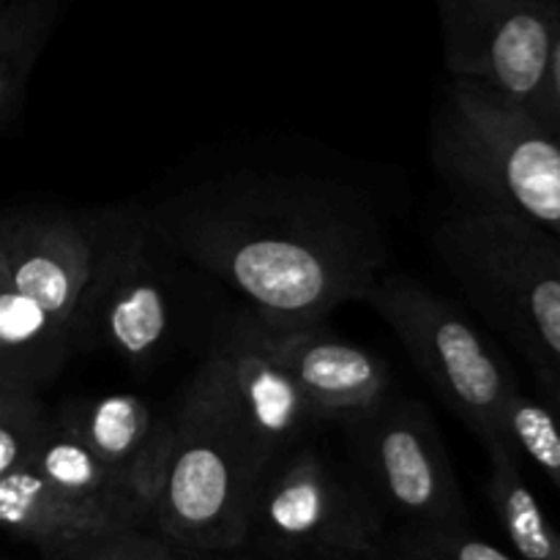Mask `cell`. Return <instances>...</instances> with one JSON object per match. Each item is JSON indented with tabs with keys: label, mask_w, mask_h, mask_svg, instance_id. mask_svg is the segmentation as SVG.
I'll use <instances>...</instances> for the list:
<instances>
[{
	"label": "cell",
	"mask_w": 560,
	"mask_h": 560,
	"mask_svg": "<svg viewBox=\"0 0 560 560\" xmlns=\"http://www.w3.org/2000/svg\"><path fill=\"white\" fill-rule=\"evenodd\" d=\"M11 3V0H0V9H3V5H9Z\"/></svg>",
	"instance_id": "obj_27"
},
{
	"label": "cell",
	"mask_w": 560,
	"mask_h": 560,
	"mask_svg": "<svg viewBox=\"0 0 560 560\" xmlns=\"http://www.w3.org/2000/svg\"><path fill=\"white\" fill-rule=\"evenodd\" d=\"M0 530L31 541L47 558L71 536L107 528L63 501L31 465H20L0 476Z\"/></svg>",
	"instance_id": "obj_16"
},
{
	"label": "cell",
	"mask_w": 560,
	"mask_h": 560,
	"mask_svg": "<svg viewBox=\"0 0 560 560\" xmlns=\"http://www.w3.org/2000/svg\"><path fill=\"white\" fill-rule=\"evenodd\" d=\"M266 470L222 364L208 350L173 413V448L151 528L197 550L241 552Z\"/></svg>",
	"instance_id": "obj_3"
},
{
	"label": "cell",
	"mask_w": 560,
	"mask_h": 560,
	"mask_svg": "<svg viewBox=\"0 0 560 560\" xmlns=\"http://www.w3.org/2000/svg\"><path fill=\"white\" fill-rule=\"evenodd\" d=\"M142 560H246L238 552H211L197 550V547L178 545V541L167 539L159 530L148 528L145 547H142Z\"/></svg>",
	"instance_id": "obj_24"
},
{
	"label": "cell",
	"mask_w": 560,
	"mask_h": 560,
	"mask_svg": "<svg viewBox=\"0 0 560 560\" xmlns=\"http://www.w3.org/2000/svg\"><path fill=\"white\" fill-rule=\"evenodd\" d=\"M74 350L69 323L9 284L0 290V381L42 397Z\"/></svg>",
	"instance_id": "obj_15"
},
{
	"label": "cell",
	"mask_w": 560,
	"mask_h": 560,
	"mask_svg": "<svg viewBox=\"0 0 560 560\" xmlns=\"http://www.w3.org/2000/svg\"><path fill=\"white\" fill-rule=\"evenodd\" d=\"M126 208L66 211L25 206L0 211V249L9 288L74 323Z\"/></svg>",
	"instance_id": "obj_10"
},
{
	"label": "cell",
	"mask_w": 560,
	"mask_h": 560,
	"mask_svg": "<svg viewBox=\"0 0 560 560\" xmlns=\"http://www.w3.org/2000/svg\"><path fill=\"white\" fill-rule=\"evenodd\" d=\"M443 58L454 80H474L534 107L550 63L560 11L550 0H435Z\"/></svg>",
	"instance_id": "obj_9"
},
{
	"label": "cell",
	"mask_w": 560,
	"mask_h": 560,
	"mask_svg": "<svg viewBox=\"0 0 560 560\" xmlns=\"http://www.w3.org/2000/svg\"><path fill=\"white\" fill-rule=\"evenodd\" d=\"M260 337L320 421H350L392 399V370L372 350L345 342L320 326H268Z\"/></svg>",
	"instance_id": "obj_12"
},
{
	"label": "cell",
	"mask_w": 560,
	"mask_h": 560,
	"mask_svg": "<svg viewBox=\"0 0 560 560\" xmlns=\"http://www.w3.org/2000/svg\"><path fill=\"white\" fill-rule=\"evenodd\" d=\"M528 113L560 142V25L556 33V42H552L545 82H541L539 96H536L534 107H530Z\"/></svg>",
	"instance_id": "obj_23"
},
{
	"label": "cell",
	"mask_w": 560,
	"mask_h": 560,
	"mask_svg": "<svg viewBox=\"0 0 560 560\" xmlns=\"http://www.w3.org/2000/svg\"><path fill=\"white\" fill-rule=\"evenodd\" d=\"M9 284V277H5V257H3V249H0V290Z\"/></svg>",
	"instance_id": "obj_26"
},
{
	"label": "cell",
	"mask_w": 560,
	"mask_h": 560,
	"mask_svg": "<svg viewBox=\"0 0 560 560\" xmlns=\"http://www.w3.org/2000/svg\"><path fill=\"white\" fill-rule=\"evenodd\" d=\"M487 501L517 560H560V530L523 476L520 457L490 459Z\"/></svg>",
	"instance_id": "obj_18"
},
{
	"label": "cell",
	"mask_w": 560,
	"mask_h": 560,
	"mask_svg": "<svg viewBox=\"0 0 560 560\" xmlns=\"http://www.w3.org/2000/svg\"><path fill=\"white\" fill-rule=\"evenodd\" d=\"M381 560H517L474 534L470 525L392 528Z\"/></svg>",
	"instance_id": "obj_19"
},
{
	"label": "cell",
	"mask_w": 560,
	"mask_h": 560,
	"mask_svg": "<svg viewBox=\"0 0 560 560\" xmlns=\"http://www.w3.org/2000/svg\"><path fill=\"white\" fill-rule=\"evenodd\" d=\"M47 413L38 394L0 381V476L27 463Z\"/></svg>",
	"instance_id": "obj_21"
},
{
	"label": "cell",
	"mask_w": 560,
	"mask_h": 560,
	"mask_svg": "<svg viewBox=\"0 0 560 560\" xmlns=\"http://www.w3.org/2000/svg\"><path fill=\"white\" fill-rule=\"evenodd\" d=\"M392 528L361 479L301 446L262 476L252 503L246 560H381Z\"/></svg>",
	"instance_id": "obj_6"
},
{
	"label": "cell",
	"mask_w": 560,
	"mask_h": 560,
	"mask_svg": "<svg viewBox=\"0 0 560 560\" xmlns=\"http://www.w3.org/2000/svg\"><path fill=\"white\" fill-rule=\"evenodd\" d=\"M0 560H9V558H0Z\"/></svg>",
	"instance_id": "obj_28"
},
{
	"label": "cell",
	"mask_w": 560,
	"mask_h": 560,
	"mask_svg": "<svg viewBox=\"0 0 560 560\" xmlns=\"http://www.w3.org/2000/svg\"><path fill=\"white\" fill-rule=\"evenodd\" d=\"M148 528H107L77 534L42 560H142Z\"/></svg>",
	"instance_id": "obj_22"
},
{
	"label": "cell",
	"mask_w": 560,
	"mask_h": 560,
	"mask_svg": "<svg viewBox=\"0 0 560 560\" xmlns=\"http://www.w3.org/2000/svg\"><path fill=\"white\" fill-rule=\"evenodd\" d=\"M55 413L156 509L173 448V413H159L137 394L69 399Z\"/></svg>",
	"instance_id": "obj_13"
},
{
	"label": "cell",
	"mask_w": 560,
	"mask_h": 560,
	"mask_svg": "<svg viewBox=\"0 0 560 560\" xmlns=\"http://www.w3.org/2000/svg\"><path fill=\"white\" fill-rule=\"evenodd\" d=\"M364 304L388 323L416 370L487 457H520L506 432V402L517 383L454 301L402 273H386Z\"/></svg>",
	"instance_id": "obj_5"
},
{
	"label": "cell",
	"mask_w": 560,
	"mask_h": 560,
	"mask_svg": "<svg viewBox=\"0 0 560 560\" xmlns=\"http://www.w3.org/2000/svg\"><path fill=\"white\" fill-rule=\"evenodd\" d=\"M151 233L268 326H320L386 277L388 241L359 189L306 173H228L142 211Z\"/></svg>",
	"instance_id": "obj_1"
},
{
	"label": "cell",
	"mask_w": 560,
	"mask_h": 560,
	"mask_svg": "<svg viewBox=\"0 0 560 560\" xmlns=\"http://www.w3.org/2000/svg\"><path fill=\"white\" fill-rule=\"evenodd\" d=\"M541 397H545L547 408L556 413V419L560 421V388H541Z\"/></svg>",
	"instance_id": "obj_25"
},
{
	"label": "cell",
	"mask_w": 560,
	"mask_h": 560,
	"mask_svg": "<svg viewBox=\"0 0 560 560\" xmlns=\"http://www.w3.org/2000/svg\"><path fill=\"white\" fill-rule=\"evenodd\" d=\"M25 465L104 528H151L153 509L55 410L44 419Z\"/></svg>",
	"instance_id": "obj_14"
},
{
	"label": "cell",
	"mask_w": 560,
	"mask_h": 560,
	"mask_svg": "<svg viewBox=\"0 0 560 560\" xmlns=\"http://www.w3.org/2000/svg\"><path fill=\"white\" fill-rule=\"evenodd\" d=\"M506 432L517 454L534 459L560 490V421L539 399L514 388L506 402Z\"/></svg>",
	"instance_id": "obj_20"
},
{
	"label": "cell",
	"mask_w": 560,
	"mask_h": 560,
	"mask_svg": "<svg viewBox=\"0 0 560 560\" xmlns=\"http://www.w3.org/2000/svg\"><path fill=\"white\" fill-rule=\"evenodd\" d=\"M432 159L474 200L560 241V142L525 107L452 77L432 124Z\"/></svg>",
	"instance_id": "obj_4"
},
{
	"label": "cell",
	"mask_w": 560,
	"mask_h": 560,
	"mask_svg": "<svg viewBox=\"0 0 560 560\" xmlns=\"http://www.w3.org/2000/svg\"><path fill=\"white\" fill-rule=\"evenodd\" d=\"M211 353L222 364L235 410L266 468L284 454L306 446V438L323 424L320 416L266 348L252 312L238 315L224 328Z\"/></svg>",
	"instance_id": "obj_11"
},
{
	"label": "cell",
	"mask_w": 560,
	"mask_h": 560,
	"mask_svg": "<svg viewBox=\"0 0 560 560\" xmlns=\"http://www.w3.org/2000/svg\"><path fill=\"white\" fill-rule=\"evenodd\" d=\"M63 14V0H11L0 9V129L25 104L27 82Z\"/></svg>",
	"instance_id": "obj_17"
},
{
	"label": "cell",
	"mask_w": 560,
	"mask_h": 560,
	"mask_svg": "<svg viewBox=\"0 0 560 560\" xmlns=\"http://www.w3.org/2000/svg\"><path fill=\"white\" fill-rule=\"evenodd\" d=\"M345 427L361 481L397 528L468 525L457 470L424 402L392 397Z\"/></svg>",
	"instance_id": "obj_7"
},
{
	"label": "cell",
	"mask_w": 560,
	"mask_h": 560,
	"mask_svg": "<svg viewBox=\"0 0 560 560\" xmlns=\"http://www.w3.org/2000/svg\"><path fill=\"white\" fill-rule=\"evenodd\" d=\"M432 246L465 299L523 353L539 388H560V241L474 200L438 222Z\"/></svg>",
	"instance_id": "obj_2"
},
{
	"label": "cell",
	"mask_w": 560,
	"mask_h": 560,
	"mask_svg": "<svg viewBox=\"0 0 560 560\" xmlns=\"http://www.w3.org/2000/svg\"><path fill=\"white\" fill-rule=\"evenodd\" d=\"M142 211L126 208L107 257L71 323L77 350L104 348L135 370L156 364L178 331V301Z\"/></svg>",
	"instance_id": "obj_8"
}]
</instances>
